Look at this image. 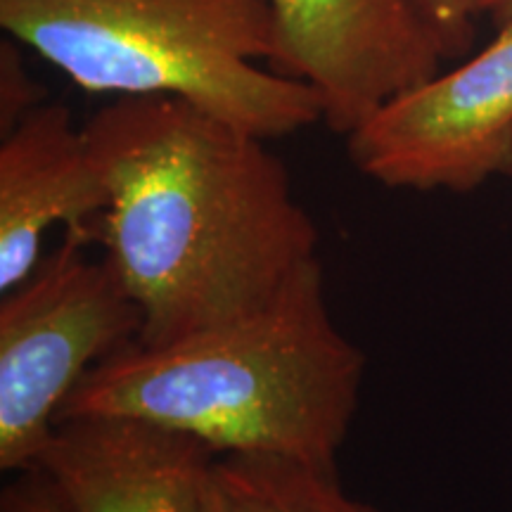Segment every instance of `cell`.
<instances>
[{
  "label": "cell",
  "instance_id": "obj_12",
  "mask_svg": "<svg viewBox=\"0 0 512 512\" xmlns=\"http://www.w3.org/2000/svg\"><path fill=\"white\" fill-rule=\"evenodd\" d=\"M0 512H72L60 489L41 467L19 472L0 496Z\"/></svg>",
  "mask_w": 512,
  "mask_h": 512
},
{
  "label": "cell",
  "instance_id": "obj_4",
  "mask_svg": "<svg viewBox=\"0 0 512 512\" xmlns=\"http://www.w3.org/2000/svg\"><path fill=\"white\" fill-rule=\"evenodd\" d=\"M64 242L0 302V470L41 465L64 401L95 363L136 342L140 311L110 261Z\"/></svg>",
  "mask_w": 512,
  "mask_h": 512
},
{
  "label": "cell",
  "instance_id": "obj_8",
  "mask_svg": "<svg viewBox=\"0 0 512 512\" xmlns=\"http://www.w3.org/2000/svg\"><path fill=\"white\" fill-rule=\"evenodd\" d=\"M110 195L69 107L43 102L0 143V292L38 266L43 235L64 226L93 242Z\"/></svg>",
  "mask_w": 512,
  "mask_h": 512
},
{
  "label": "cell",
  "instance_id": "obj_11",
  "mask_svg": "<svg viewBox=\"0 0 512 512\" xmlns=\"http://www.w3.org/2000/svg\"><path fill=\"white\" fill-rule=\"evenodd\" d=\"M437 36L446 60L465 57L477 31V0H413Z\"/></svg>",
  "mask_w": 512,
  "mask_h": 512
},
{
  "label": "cell",
  "instance_id": "obj_2",
  "mask_svg": "<svg viewBox=\"0 0 512 512\" xmlns=\"http://www.w3.org/2000/svg\"><path fill=\"white\" fill-rule=\"evenodd\" d=\"M366 356L337 328L313 259L259 309L162 347L131 342L88 370L60 418H131L221 453L337 467Z\"/></svg>",
  "mask_w": 512,
  "mask_h": 512
},
{
  "label": "cell",
  "instance_id": "obj_5",
  "mask_svg": "<svg viewBox=\"0 0 512 512\" xmlns=\"http://www.w3.org/2000/svg\"><path fill=\"white\" fill-rule=\"evenodd\" d=\"M347 152L394 190L467 195L512 178V22L482 53L384 105L349 133Z\"/></svg>",
  "mask_w": 512,
  "mask_h": 512
},
{
  "label": "cell",
  "instance_id": "obj_7",
  "mask_svg": "<svg viewBox=\"0 0 512 512\" xmlns=\"http://www.w3.org/2000/svg\"><path fill=\"white\" fill-rule=\"evenodd\" d=\"M214 451L131 418H69L41 458L72 512H202Z\"/></svg>",
  "mask_w": 512,
  "mask_h": 512
},
{
  "label": "cell",
  "instance_id": "obj_10",
  "mask_svg": "<svg viewBox=\"0 0 512 512\" xmlns=\"http://www.w3.org/2000/svg\"><path fill=\"white\" fill-rule=\"evenodd\" d=\"M46 102V91L31 76L19 41L5 36L0 41V136Z\"/></svg>",
  "mask_w": 512,
  "mask_h": 512
},
{
  "label": "cell",
  "instance_id": "obj_3",
  "mask_svg": "<svg viewBox=\"0 0 512 512\" xmlns=\"http://www.w3.org/2000/svg\"><path fill=\"white\" fill-rule=\"evenodd\" d=\"M0 27L88 93L169 95L264 140L323 121L278 57L271 0H0Z\"/></svg>",
  "mask_w": 512,
  "mask_h": 512
},
{
  "label": "cell",
  "instance_id": "obj_6",
  "mask_svg": "<svg viewBox=\"0 0 512 512\" xmlns=\"http://www.w3.org/2000/svg\"><path fill=\"white\" fill-rule=\"evenodd\" d=\"M271 8L275 72L311 86L323 121L344 138L441 74L446 60L413 0H271Z\"/></svg>",
  "mask_w": 512,
  "mask_h": 512
},
{
  "label": "cell",
  "instance_id": "obj_1",
  "mask_svg": "<svg viewBox=\"0 0 512 512\" xmlns=\"http://www.w3.org/2000/svg\"><path fill=\"white\" fill-rule=\"evenodd\" d=\"M107 185L95 240L162 347L273 299L318 259V226L268 140L169 95L114 98L83 126Z\"/></svg>",
  "mask_w": 512,
  "mask_h": 512
},
{
  "label": "cell",
  "instance_id": "obj_13",
  "mask_svg": "<svg viewBox=\"0 0 512 512\" xmlns=\"http://www.w3.org/2000/svg\"><path fill=\"white\" fill-rule=\"evenodd\" d=\"M477 12L501 29L512 22V0H477Z\"/></svg>",
  "mask_w": 512,
  "mask_h": 512
},
{
  "label": "cell",
  "instance_id": "obj_9",
  "mask_svg": "<svg viewBox=\"0 0 512 512\" xmlns=\"http://www.w3.org/2000/svg\"><path fill=\"white\" fill-rule=\"evenodd\" d=\"M202 512H382L344 491L337 467L268 453L214 456Z\"/></svg>",
  "mask_w": 512,
  "mask_h": 512
}]
</instances>
